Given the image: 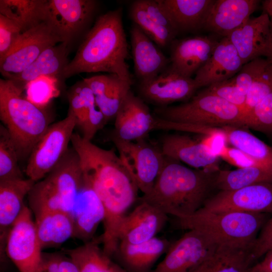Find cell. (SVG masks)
<instances>
[{"instance_id":"cell-18","label":"cell","mask_w":272,"mask_h":272,"mask_svg":"<svg viewBox=\"0 0 272 272\" xmlns=\"http://www.w3.org/2000/svg\"><path fill=\"white\" fill-rule=\"evenodd\" d=\"M35 182L23 178L0 181V255L1 262L6 259V240L13 225L21 213L28 196Z\"/></svg>"},{"instance_id":"cell-34","label":"cell","mask_w":272,"mask_h":272,"mask_svg":"<svg viewBox=\"0 0 272 272\" xmlns=\"http://www.w3.org/2000/svg\"><path fill=\"white\" fill-rule=\"evenodd\" d=\"M129 15L138 26L155 43L161 47L171 44L176 36L167 29L154 22L147 14L139 0L131 4Z\"/></svg>"},{"instance_id":"cell-48","label":"cell","mask_w":272,"mask_h":272,"mask_svg":"<svg viewBox=\"0 0 272 272\" xmlns=\"http://www.w3.org/2000/svg\"><path fill=\"white\" fill-rule=\"evenodd\" d=\"M248 272H272V250L264 255L261 261L251 266Z\"/></svg>"},{"instance_id":"cell-45","label":"cell","mask_w":272,"mask_h":272,"mask_svg":"<svg viewBox=\"0 0 272 272\" xmlns=\"http://www.w3.org/2000/svg\"><path fill=\"white\" fill-rule=\"evenodd\" d=\"M107 123L103 114L96 106L79 127L82 132L81 136L84 139L91 141L96 133Z\"/></svg>"},{"instance_id":"cell-9","label":"cell","mask_w":272,"mask_h":272,"mask_svg":"<svg viewBox=\"0 0 272 272\" xmlns=\"http://www.w3.org/2000/svg\"><path fill=\"white\" fill-rule=\"evenodd\" d=\"M62 42L48 20L24 32L13 49L0 60V72L10 79L23 72L47 48Z\"/></svg>"},{"instance_id":"cell-5","label":"cell","mask_w":272,"mask_h":272,"mask_svg":"<svg viewBox=\"0 0 272 272\" xmlns=\"http://www.w3.org/2000/svg\"><path fill=\"white\" fill-rule=\"evenodd\" d=\"M158 117L169 121L209 126L234 125L246 127L243 111L205 89L188 101L155 109Z\"/></svg>"},{"instance_id":"cell-20","label":"cell","mask_w":272,"mask_h":272,"mask_svg":"<svg viewBox=\"0 0 272 272\" xmlns=\"http://www.w3.org/2000/svg\"><path fill=\"white\" fill-rule=\"evenodd\" d=\"M72 217L75 229L74 238L82 241L84 243L95 238L99 225L104 220L102 202L85 175Z\"/></svg>"},{"instance_id":"cell-15","label":"cell","mask_w":272,"mask_h":272,"mask_svg":"<svg viewBox=\"0 0 272 272\" xmlns=\"http://www.w3.org/2000/svg\"><path fill=\"white\" fill-rule=\"evenodd\" d=\"M167 220V215L140 201L122 220L118 232V241L138 244L149 240L157 236Z\"/></svg>"},{"instance_id":"cell-32","label":"cell","mask_w":272,"mask_h":272,"mask_svg":"<svg viewBox=\"0 0 272 272\" xmlns=\"http://www.w3.org/2000/svg\"><path fill=\"white\" fill-rule=\"evenodd\" d=\"M47 0H1L0 14L18 24L23 32L48 20Z\"/></svg>"},{"instance_id":"cell-39","label":"cell","mask_w":272,"mask_h":272,"mask_svg":"<svg viewBox=\"0 0 272 272\" xmlns=\"http://www.w3.org/2000/svg\"><path fill=\"white\" fill-rule=\"evenodd\" d=\"M246 127L272 133V93L253 108L247 117Z\"/></svg>"},{"instance_id":"cell-26","label":"cell","mask_w":272,"mask_h":272,"mask_svg":"<svg viewBox=\"0 0 272 272\" xmlns=\"http://www.w3.org/2000/svg\"><path fill=\"white\" fill-rule=\"evenodd\" d=\"M70 48L71 46L65 42L47 48L23 72L8 80L23 90L28 84L41 76L52 77L59 81L69 62L67 56Z\"/></svg>"},{"instance_id":"cell-10","label":"cell","mask_w":272,"mask_h":272,"mask_svg":"<svg viewBox=\"0 0 272 272\" xmlns=\"http://www.w3.org/2000/svg\"><path fill=\"white\" fill-rule=\"evenodd\" d=\"M220 245L202 231L189 230L171 243L163 259L150 272H192Z\"/></svg>"},{"instance_id":"cell-38","label":"cell","mask_w":272,"mask_h":272,"mask_svg":"<svg viewBox=\"0 0 272 272\" xmlns=\"http://www.w3.org/2000/svg\"><path fill=\"white\" fill-rule=\"evenodd\" d=\"M58 80L49 76H41L26 86L28 100L42 107H46L50 100L56 94Z\"/></svg>"},{"instance_id":"cell-13","label":"cell","mask_w":272,"mask_h":272,"mask_svg":"<svg viewBox=\"0 0 272 272\" xmlns=\"http://www.w3.org/2000/svg\"><path fill=\"white\" fill-rule=\"evenodd\" d=\"M198 89L193 79L184 77L169 66L157 76L139 85L142 98L161 106L189 100Z\"/></svg>"},{"instance_id":"cell-33","label":"cell","mask_w":272,"mask_h":272,"mask_svg":"<svg viewBox=\"0 0 272 272\" xmlns=\"http://www.w3.org/2000/svg\"><path fill=\"white\" fill-rule=\"evenodd\" d=\"M272 182V173L258 166L238 168L233 170L219 169L214 186L221 190H233L256 183Z\"/></svg>"},{"instance_id":"cell-17","label":"cell","mask_w":272,"mask_h":272,"mask_svg":"<svg viewBox=\"0 0 272 272\" xmlns=\"http://www.w3.org/2000/svg\"><path fill=\"white\" fill-rule=\"evenodd\" d=\"M227 37L237 50L243 64L266 57L270 37V17L265 13L250 18Z\"/></svg>"},{"instance_id":"cell-7","label":"cell","mask_w":272,"mask_h":272,"mask_svg":"<svg viewBox=\"0 0 272 272\" xmlns=\"http://www.w3.org/2000/svg\"><path fill=\"white\" fill-rule=\"evenodd\" d=\"M121 161L143 194L152 188L164 166L165 156L161 149L145 139L125 141L110 135Z\"/></svg>"},{"instance_id":"cell-23","label":"cell","mask_w":272,"mask_h":272,"mask_svg":"<svg viewBox=\"0 0 272 272\" xmlns=\"http://www.w3.org/2000/svg\"><path fill=\"white\" fill-rule=\"evenodd\" d=\"M130 33L134 71L140 83L155 78L168 68L169 58L138 26L134 24Z\"/></svg>"},{"instance_id":"cell-24","label":"cell","mask_w":272,"mask_h":272,"mask_svg":"<svg viewBox=\"0 0 272 272\" xmlns=\"http://www.w3.org/2000/svg\"><path fill=\"white\" fill-rule=\"evenodd\" d=\"M171 244L166 239L157 236L138 244L119 242L112 257L127 272H150Z\"/></svg>"},{"instance_id":"cell-46","label":"cell","mask_w":272,"mask_h":272,"mask_svg":"<svg viewBox=\"0 0 272 272\" xmlns=\"http://www.w3.org/2000/svg\"><path fill=\"white\" fill-rule=\"evenodd\" d=\"M272 250V217L268 219L256 239L251 249L254 260L264 255Z\"/></svg>"},{"instance_id":"cell-31","label":"cell","mask_w":272,"mask_h":272,"mask_svg":"<svg viewBox=\"0 0 272 272\" xmlns=\"http://www.w3.org/2000/svg\"><path fill=\"white\" fill-rule=\"evenodd\" d=\"M100 239L94 238L73 249H64L77 264L80 272H127L99 246Z\"/></svg>"},{"instance_id":"cell-50","label":"cell","mask_w":272,"mask_h":272,"mask_svg":"<svg viewBox=\"0 0 272 272\" xmlns=\"http://www.w3.org/2000/svg\"><path fill=\"white\" fill-rule=\"evenodd\" d=\"M266 57L272 59V17H270V37Z\"/></svg>"},{"instance_id":"cell-21","label":"cell","mask_w":272,"mask_h":272,"mask_svg":"<svg viewBox=\"0 0 272 272\" xmlns=\"http://www.w3.org/2000/svg\"><path fill=\"white\" fill-rule=\"evenodd\" d=\"M243 63L235 47L227 37L216 45L207 62L195 73L193 78L198 88L231 79Z\"/></svg>"},{"instance_id":"cell-35","label":"cell","mask_w":272,"mask_h":272,"mask_svg":"<svg viewBox=\"0 0 272 272\" xmlns=\"http://www.w3.org/2000/svg\"><path fill=\"white\" fill-rule=\"evenodd\" d=\"M19 154L8 129L0 125V181L25 178L19 166Z\"/></svg>"},{"instance_id":"cell-4","label":"cell","mask_w":272,"mask_h":272,"mask_svg":"<svg viewBox=\"0 0 272 272\" xmlns=\"http://www.w3.org/2000/svg\"><path fill=\"white\" fill-rule=\"evenodd\" d=\"M267 220V214L212 212L201 208L190 216L176 218L175 225L180 229L202 231L221 245L252 247Z\"/></svg>"},{"instance_id":"cell-28","label":"cell","mask_w":272,"mask_h":272,"mask_svg":"<svg viewBox=\"0 0 272 272\" xmlns=\"http://www.w3.org/2000/svg\"><path fill=\"white\" fill-rule=\"evenodd\" d=\"M180 32L203 29L215 0H161Z\"/></svg>"},{"instance_id":"cell-11","label":"cell","mask_w":272,"mask_h":272,"mask_svg":"<svg viewBox=\"0 0 272 272\" xmlns=\"http://www.w3.org/2000/svg\"><path fill=\"white\" fill-rule=\"evenodd\" d=\"M97 7L95 0H48V20L62 42L71 46L88 28Z\"/></svg>"},{"instance_id":"cell-22","label":"cell","mask_w":272,"mask_h":272,"mask_svg":"<svg viewBox=\"0 0 272 272\" xmlns=\"http://www.w3.org/2000/svg\"><path fill=\"white\" fill-rule=\"evenodd\" d=\"M260 3L257 0H215L203 29L227 37L250 18Z\"/></svg>"},{"instance_id":"cell-19","label":"cell","mask_w":272,"mask_h":272,"mask_svg":"<svg viewBox=\"0 0 272 272\" xmlns=\"http://www.w3.org/2000/svg\"><path fill=\"white\" fill-rule=\"evenodd\" d=\"M161 150L165 156L194 169L213 172L220 169L219 157L210 152L200 141L190 137L167 134L162 140Z\"/></svg>"},{"instance_id":"cell-16","label":"cell","mask_w":272,"mask_h":272,"mask_svg":"<svg viewBox=\"0 0 272 272\" xmlns=\"http://www.w3.org/2000/svg\"><path fill=\"white\" fill-rule=\"evenodd\" d=\"M218 41L206 36L174 40L170 44L169 67L184 77L191 78L209 60Z\"/></svg>"},{"instance_id":"cell-49","label":"cell","mask_w":272,"mask_h":272,"mask_svg":"<svg viewBox=\"0 0 272 272\" xmlns=\"http://www.w3.org/2000/svg\"><path fill=\"white\" fill-rule=\"evenodd\" d=\"M263 13L272 17V0H265L261 2Z\"/></svg>"},{"instance_id":"cell-27","label":"cell","mask_w":272,"mask_h":272,"mask_svg":"<svg viewBox=\"0 0 272 272\" xmlns=\"http://www.w3.org/2000/svg\"><path fill=\"white\" fill-rule=\"evenodd\" d=\"M34 217L37 235L42 249L59 247L74 237V222L69 213L56 211Z\"/></svg>"},{"instance_id":"cell-42","label":"cell","mask_w":272,"mask_h":272,"mask_svg":"<svg viewBox=\"0 0 272 272\" xmlns=\"http://www.w3.org/2000/svg\"><path fill=\"white\" fill-rule=\"evenodd\" d=\"M23 33L18 24L0 14V60L13 49Z\"/></svg>"},{"instance_id":"cell-44","label":"cell","mask_w":272,"mask_h":272,"mask_svg":"<svg viewBox=\"0 0 272 272\" xmlns=\"http://www.w3.org/2000/svg\"><path fill=\"white\" fill-rule=\"evenodd\" d=\"M148 16L156 23L176 36L178 31L161 0H139Z\"/></svg>"},{"instance_id":"cell-6","label":"cell","mask_w":272,"mask_h":272,"mask_svg":"<svg viewBox=\"0 0 272 272\" xmlns=\"http://www.w3.org/2000/svg\"><path fill=\"white\" fill-rule=\"evenodd\" d=\"M77 126V119L72 114L51 124L33 148L25 169L27 178L34 182L44 178L59 163Z\"/></svg>"},{"instance_id":"cell-3","label":"cell","mask_w":272,"mask_h":272,"mask_svg":"<svg viewBox=\"0 0 272 272\" xmlns=\"http://www.w3.org/2000/svg\"><path fill=\"white\" fill-rule=\"evenodd\" d=\"M12 81L0 79V118L17 148L20 159L29 156L51 124L46 109L33 103Z\"/></svg>"},{"instance_id":"cell-30","label":"cell","mask_w":272,"mask_h":272,"mask_svg":"<svg viewBox=\"0 0 272 272\" xmlns=\"http://www.w3.org/2000/svg\"><path fill=\"white\" fill-rule=\"evenodd\" d=\"M225 142L245 153L260 166L272 173V148L242 127H217Z\"/></svg>"},{"instance_id":"cell-47","label":"cell","mask_w":272,"mask_h":272,"mask_svg":"<svg viewBox=\"0 0 272 272\" xmlns=\"http://www.w3.org/2000/svg\"><path fill=\"white\" fill-rule=\"evenodd\" d=\"M217 156L237 168L251 166H258L262 168L245 153L235 148L228 147L226 145L223 146L218 152Z\"/></svg>"},{"instance_id":"cell-29","label":"cell","mask_w":272,"mask_h":272,"mask_svg":"<svg viewBox=\"0 0 272 272\" xmlns=\"http://www.w3.org/2000/svg\"><path fill=\"white\" fill-rule=\"evenodd\" d=\"M252 247L220 245L192 272H248Z\"/></svg>"},{"instance_id":"cell-37","label":"cell","mask_w":272,"mask_h":272,"mask_svg":"<svg viewBox=\"0 0 272 272\" xmlns=\"http://www.w3.org/2000/svg\"><path fill=\"white\" fill-rule=\"evenodd\" d=\"M272 93V59L254 82L246 95L245 114L246 121L253 108Z\"/></svg>"},{"instance_id":"cell-12","label":"cell","mask_w":272,"mask_h":272,"mask_svg":"<svg viewBox=\"0 0 272 272\" xmlns=\"http://www.w3.org/2000/svg\"><path fill=\"white\" fill-rule=\"evenodd\" d=\"M212 212L235 211L272 214V182L233 190H221L201 207Z\"/></svg>"},{"instance_id":"cell-43","label":"cell","mask_w":272,"mask_h":272,"mask_svg":"<svg viewBox=\"0 0 272 272\" xmlns=\"http://www.w3.org/2000/svg\"><path fill=\"white\" fill-rule=\"evenodd\" d=\"M205 90L236 106L245 114L246 95L240 91L231 79L213 84Z\"/></svg>"},{"instance_id":"cell-41","label":"cell","mask_w":272,"mask_h":272,"mask_svg":"<svg viewBox=\"0 0 272 272\" xmlns=\"http://www.w3.org/2000/svg\"><path fill=\"white\" fill-rule=\"evenodd\" d=\"M40 272H80L74 260L63 251L43 252Z\"/></svg>"},{"instance_id":"cell-40","label":"cell","mask_w":272,"mask_h":272,"mask_svg":"<svg viewBox=\"0 0 272 272\" xmlns=\"http://www.w3.org/2000/svg\"><path fill=\"white\" fill-rule=\"evenodd\" d=\"M269 60V58L260 57L243 64L237 74L231 78L232 81L240 91L246 95Z\"/></svg>"},{"instance_id":"cell-8","label":"cell","mask_w":272,"mask_h":272,"mask_svg":"<svg viewBox=\"0 0 272 272\" xmlns=\"http://www.w3.org/2000/svg\"><path fill=\"white\" fill-rule=\"evenodd\" d=\"M42 250L33 214L25 205L8 234L6 255L20 272H40Z\"/></svg>"},{"instance_id":"cell-25","label":"cell","mask_w":272,"mask_h":272,"mask_svg":"<svg viewBox=\"0 0 272 272\" xmlns=\"http://www.w3.org/2000/svg\"><path fill=\"white\" fill-rule=\"evenodd\" d=\"M93 92L95 103L106 121L115 119L132 84L115 74L94 76L83 79Z\"/></svg>"},{"instance_id":"cell-36","label":"cell","mask_w":272,"mask_h":272,"mask_svg":"<svg viewBox=\"0 0 272 272\" xmlns=\"http://www.w3.org/2000/svg\"><path fill=\"white\" fill-rule=\"evenodd\" d=\"M69 103V114L77 119L79 127L85 120L91 110L95 107V96L84 80L72 86L67 93Z\"/></svg>"},{"instance_id":"cell-1","label":"cell","mask_w":272,"mask_h":272,"mask_svg":"<svg viewBox=\"0 0 272 272\" xmlns=\"http://www.w3.org/2000/svg\"><path fill=\"white\" fill-rule=\"evenodd\" d=\"M122 17L121 8L99 16L59 80L82 73L107 72L132 84L126 62L129 53Z\"/></svg>"},{"instance_id":"cell-2","label":"cell","mask_w":272,"mask_h":272,"mask_svg":"<svg viewBox=\"0 0 272 272\" xmlns=\"http://www.w3.org/2000/svg\"><path fill=\"white\" fill-rule=\"evenodd\" d=\"M218 171L190 168L165 156L163 169L152 188L140 201L176 218L188 217L200 209L208 198Z\"/></svg>"},{"instance_id":"cell-14","label":"cell","mask_w":272,"mask_h":272,"mask_svg":"<svg viewBox=\"0 0 272 272\" xmlns=\"http://www.w3.org/2000/svg\"><path fill=\"white\" fill-rule=\"evenodd\" d=\"M114 119V128L111 134L125 141L145 139L156 129L157 116L131 90Z\"/></svg>"}]
</instances>
